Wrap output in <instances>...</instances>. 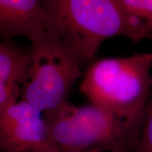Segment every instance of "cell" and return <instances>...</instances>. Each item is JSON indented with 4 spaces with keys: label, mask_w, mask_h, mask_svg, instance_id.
I'll return each mask as SVG.
<instances>
[{
    "label": "cell",
    "mask_w": 152,
    "mask_h": 152,
    "mask_svg": "<svg viewBox=\"0 0 152 152\" xmlns=\"http://www.w3.org/2000/svg\"><path fill=\"white\" fill-rule=\"evenodd\" d=\"M80 90L91 104L122 119L138 136L152 94V52L96 61Z\"/></svg>",
    "instance_id": "cell-1"
},
{
    "label": "cell",
    "mask_w": 152,
    "mask_h": 152,
    "mask_svg": "<svg viewBox=\"0 0 152 152\" xmlns=\"http://www.w3.org/2000/svg\"><path fill=\"white\" fill-rule=\"evenodd\" d=\"M46 31L80 60H90L104 42L132 35L118 0H42Z\"/></svg>",
    "instance_id": "cell-2"
},
{
    "label": "cell",
    "mask_w": 152,
    "mask_h": 152,
    "mask_svg": "<svg viewBox=\"0 0 152 152\" xmlns=\"http://www.w3.org/2000/svg\"><path fill=\"white\" fill-rule=\"evenodd\" d=\"M49 138L56 149L131 152L137 135L120 118L102 108L76 106L69 101L43 113Z\"/></svg>",
    "instance_id": "cell-3"
},
{
    "label": "cell",
    "mask_w": 152,
    "mask_h": 152,
    "mask_svg": "<svg viewBox=\"0 0 152 152\" xmlns=\"http://www.w3.org/2000/svg\"><path fill=\"white\" fill-rule=\"evenodd\" d=\"M31 45L27 79L20 96L21 100L43 113L68 101V95L80 76L81 61L47 31Z\"/></svg>",
    "instance_id": "cell-4"
},
{
    "label": "cell",
    "mask_w": 152,
    "mask_h": 152,
    "mask_svg": "<svg viewBox=\"0 0 152 152\" xmlns=\"http://www.w3.org/2000/svg\"><path fill=\"white\" fill-rule=\"evenodd\" d=\"M0 149L4 152H39L56 148L42 113L20 99L0 111Z\"/></svg>",
    "instance_id": "cell-5"
},
{
    "label": "cell",
    "mask_w": 152,
    "mask_h": 152,
    "mask_svg": "<svg viewBox=\"0 0 152 152\" xmlns=\"http://www.w3.org/2000/svg\"><path fill=\"white\" fill-rule=\"evenodd\" d=\"M46 32L42 0H0V36H23L30 42Z\"/></svg>",
    "instance_id": "cell-6"
},
{
    "label": "cell",
    "mask_w": 152,
    "mask_h": 152,
    "mask_svg": "<svg viewBox=\"0 0 152 152\" xmlns=\"http://www.w3.org/2000/svg\"><path fill=\"white\" fill-rule=\"evenodd\" d=\"M8 41L0 43V111L18 101L30 63L29 52H22Z\"/></svg>",
    "instance_id": "cell-7"
},
{
    "label": "cell",
    "mask_w": 152,
    "mask_h": 152,
    "mask_svg": "<svg viewBox=\"0 0 152 152\" xmlns=\"http://www.w3.org/2000/svg\"><path fill=\"white\" fill-rule=\"evenodd\" d=\"M128 20L133 42L152 37V0H118Z\"/></svg>",
    "instance_id": "cell-8"
},
{
    "label": "cell",
    "mask_w": 152,
    "mask_h": 152,
    "mask_svg": "<svg viewBox=\"0 0 152 152\" xmlns=\"http://www.w3.org/2000/svg\"><path fill=\"white\" fill-rule=\"evenodd\" d=\"M131 152H152V94L146 108L140 134Z\"/></svg>",
    "instance_id": "cell-9"
},
{
    "label": "cell",
    "mask_w": 152,
    "mask_h": 152,
    "mask_svg": "<svg viewBox=\"0 0 152 152\" xmlns=\"http://www.w3.org/2000/svg\"><path fill=\"white\" fill-rule=\"evenodd\" d=\"M104 151V150L102 149V148L96 147L87 150H61L58 149H53L47 150V151H42L39 152H102Z\"/></svg>",
    "instance_id": "cell-10"
},
{
    "label": "cell",
    "mask_w": 152,
    "mask_h": 152,
    "mask_svg": "<svg viewBox=\"0 0 152 152\" xmlns=\"http://www.w3.org/2000/svg\"><path fill=\"white\" fill-rule=\"evenodd\" d=\"M0 152H4L3 151H2V150H1V149H0Z\"/></svg>",
    "instance_id": "cell-11"
}]
</instances>
